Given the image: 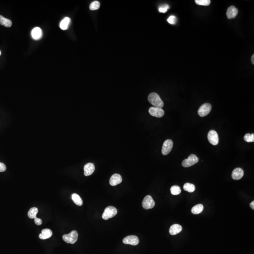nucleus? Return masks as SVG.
Wrapping results in <instances>:
<instances>
[{
	"label": "nucleus",
	"mask_w": 254,
	"mask_h": 254,
	"mask_svg": "<svg viewBox=\"0 0 254 254\" xmlns=\"http://www.w3.org/2000/svg\"><path fill=\"white\" fill-rule=\"evenodd\" d=\"M149 113L152 116L157 118H161L164 115V111L162 108L156 107H151L149 109Z\"/></svg>",
	"instance_id": "9d476101"
},
{
	"label": "nucleus",
	"mask_w": 254,
	"mask_h": 254,
	"mask_svg": "<svg viewBox=\"0 0 254 254\" xmlns=\"http://www.w3.org/2000/svg\"><path fill=\"white\" fill-rule=\"evenodd\" d=\"M72 199L73 202L78 206H82L83 204V201L82 200L81 197L76 193H73L72 194Z\"/></svg>",
	"instance_id": "6ab92c4d"
},
{
	"label": "nucleus",
	"mask_w": 254,
	"mask_h": 254,
	"mask_svg": "<svg viewBox=\"0 0 254 254\" xmlns=\"http://www.w3.org/2000/svg\"><path fill=\"white\" fill-rule=\"evenodd\" d=\"M183 189L189 193H193L195 191V187L194 184L187 183L184 185Z\"/></svg>",
	"instance_id": "5701e85b"
},
{
	"label": "nucleus",
	"mask_w": 254,
	"mask_h": 254,
	"mask_svg": "<svg viewBox=\"0 0 254 254\" xmlns=\"http://www.w3.org/2000/svg\"><path fill=\"white\" fill-rule=\"evenodd\" d=\"M0 24L1 25H4L7 27H11L12 25V22L10 20L4 18L1 15H0Z\"/></svg>",
	"instance_id": "412c9836"
},
{
	"label": "nucleus",
	"mask_w": 254,
	"mask_h": 254,
	"mask_svg": "<svg viewBox=\"0 0 254 254\" xmlns=\"http://www.w3.org/2000/svg\"><path fill=\"white\" fill-rule=\"evenodd\" d=\"M244 139L247 142H254V134L252 133V134H250L249 133H247L244 136Z\"/></svg>",
	"instance_id": "bb28decb"
},
{
	"label": "nucleus",
	"mask_w": 254,
	"mask_h": 254,
	"mask_svg": "<svg viewBox=\"0 0 254 254\" xmlns=\"http://www.w3.org/2000/svg\"><path fill=\"white\" fill-rule=\"evenodd\" d=\"M71 19L68 17H66L61 21L60 23V28L62 30H66L68 28Z\"/></svg>",
	"instance_id": "a211bd4d"
},
{
	"label": "nucleus",
	"mask_w": 254,
	"mask_h": 254,
	"mask_svg": "<svg viewBox=\"0 0 254 254\" xmlns=\"http://www.w3.org/2000/svg\"><path fill=\"white\" fill-rule=\"evenodd\" d=\"M171 194L174 195H177L180 194L181 192V189L180 187L178 185H173L170 188Z\"/></svg>",
	"instance_id": "b1692460"
},
{
	"label": "nucleus",
	"mask_w": 254,
	"mask_h": 254,
	"mask_svg": "<svg viewBox=\"0 0 254 254\" xmlns=\"http://www.w3.org/2000/svg\"><path fill=\"white\" fill-rule=\"evenodd\" d=\"M155 206V202L150 195H147L145 197L142 202V206L145 209H151Z\"/></svg>",
	"instance_id": "39448f33"
},
{
	"label": "nucleus",
	"mask_w": 254,
	"mask_h": 254,
	"mask_svg": "<svg viewBox=\"0 0 254 254\" xmlns=\"http://www.w3.org/2000/svg\"><path fill=\"white\" fill-rule=\"evenodd\" d=\"M148 100L151 104L154 106V107L162 108L163 107L164 103L158 94L156 93H151L148 96Z\"/></svg>",
	"instance_id": "f257e3e1"
},
{
	"label": "nucleus",
	"mask_w": 254,
	"mask_h": 254,
	"mask_svg": "<svg viewBox=\"0 0 254 254\" xmlns=\"http://www.w3.org/2000/svg\"><path fill=\"white\" fill-rule=\"evenodd\" d=\"M117 214V209L114 206H108L106 208L102 215L103 219L108 220L112 218Z\"/></svg>",
	"instance_id": "7ed1b4c3"
},
{
	"label": "nucleus",
	"mask_w": 254,
	"mask_h": 254,
	"mask_svg": "<svg viewBox=\"0 0 254 254\" xmlns=\"http://www.w3.org/2000/svg\"><path fill=\"white\" fill-rule=\"evenodd\" d=\"M122 242L125 244L136 246L139 244V239L138 237L135 235L128 236L123 239Z\"/></svg>",
	"instance_id": "1a4fd4ad"
},
{
	"label": "nucleus",
	"mask_w": 254,
	"mask_h": 254,
	"mask_svg": "<svg viewBox=\"0 0 254 254\" xmlns=\"http://www.w3.org/2000/svg\"><path fill=\"white\" fill-rule=\"evenodd\" d=\"M52 235V232L49 229H43L42 231V233L39 235L40 239L42 240H46L50 238Z\"/></svg>",
	"instance_id": "f3484780"
},
{
	"label": "nucleus",
	"mask_w": 254,
	"mask_h": 254,
	"mask_svg": "<svg viewBox=\"0 0 254 254\" xmlns=\"http://www.w3.org/2000/svg\"><path fill=\"white\" fill-rule=\"evenodd\" d=\"M122 179L121 176L118 174H115L111 177L109 183L112 186H115L120 184L122 182Z\"/></svg>",
	"instance_id": "9b49d317"
},
{
	"label": "nucleus",
	"mask_w": 254,
	"mask_h": 254,
	"mask_svg": "<svg viewBox=\"0 0 254 254\" xmlns=\"http://www.w3.org/2000/svg\"><path fill=\"white\" fill-rule=\"evenodd\" d=\"M195 3L199 5L208 6L211 4L210 0H196Z\"/></svg>",
	"instance_id": "a878e982"
},
{
	"label": "nucleus",
	"mask_w": 254,
	"mask_h": 254,
	"mask_svg": "<svg viewBox=\"0 0 254 254\" xmlns=\"http://www.w3.org/2000/svg\"><path fill=\"white\" fill-rule=\"evenodd\" d=\"M34 219V223H35V224L36 225H37V226H40L43 223V221L40 218H37L36 217Z\"/></svg>",
	"instance_id": "7c9ffc66"
},
{
	"label": "nucleus",
	"mask_w": 254,
	"mask_h": 254,
	"mask_svg": "<svg viewBox=\"0 0 254 254\" xmlns=\"http://www.w3.org/2000/svg\"><path fill=\"white\" fill-rule=\"evenodd\" d=\"M78 238V233L76 231H72L68 235H64L62 238L64 241L67 243L73 244L76 242Z\"/></svg>",
	"instance_id": "f03ea898"
},
{
	"label": "nucleus",
	"mask_w": 254,
	"mask_h": 254,
	"mask_svg": "<svg viewBox=\"0 0 254 254\" xmlns=\"http://www.w3.org/2000/svg\"><path fill=\"white\" fill-rule=\"evenodd\" d=\"M238 13V9L234 6H231L227 9L226 15L228 19H234L237 16Z\"/></svg>",
	"instance_id": "ddd939ff"
},
{
	"label": "nucleus",
	"mask_w": 254,
	"mask_h": 254,
	"mask_svg": "<svg viewBox=\"0 0 254 254\" xmlns=\"http://www.w3.org/2000/svg\"><path fill=\"white\" fill-rule=\"evenodd\" d=\"M38 212V209L36 207H33L29 209L28 212V216L31 219H34Z\"/></svg>",
	"instance_id": "4be33fe9"
},
{
	"label": "nucleus",
	"mask_w": 254,
	"mask_h": 254,
	"mask_svg": "<svg viewBox=\"0 0 254 254\" xmlns=\"http://www.w3.org/2000/svg\"><path fill=\"white\" fill-rule=\"evenodd\" d=\"M100 6V3L98 1H94L91 3L90 6V9L91 10H98Z\"/></svg>",
	"instance_id": "393cba45"
},
{
	"label": "nucleus",
	"mask_w": 254,
	"mask_h": 254,
	"mask_svg": "<svg viewBox=\"0 0 254 254\" xmlns=\"http://www.w3.org/2000/svg\"><path fill=\"white\" fill-rule=\"evenodd\" d=\"M169 5L164 4L163 5L160 6L159 8V11L160 13H166L168 10V9H169Z\"/></svg>",
	"instance_id": "cd10ccee"
},
{
	"label": "nucleus",
	"mask_w": 254,
	"mask_h": 254,
	"mask_svg": "<svg viewBox=\"0 0 254 254\" xmlns=\"http://www.w3.org/2000/svg\"><path fill=\"white\" fill-rule=\"evenodd\" d=\"M208 139L209 143L212 145H217L219 142L218 134L214 130H211L208 135Z\"/></svg>",
	"instance_id": "0eeeda50"
},
{
	"label": "nucleus",
	"mask_w": 254,
	"mask_h": 254,
	"mask_svg": "<svg viewBox=\"0 0 254 254\" xmlns=\"http://www.w3.org/2000/svg\"><path fill=\"white\" fill-rule=\"evenodd\" d=\"M212 106L209 103H205L199 109L198 113L201 117H205L208 115L211 110Z\"/></svg>",
	"instance_id": "423d86ee"
},
{
	"label": "nucleus",
	"mask_w": 254,
	"mask_h": 254,
	"mask_svg": "<svg viewBox=\"0 0 254 254\" xmlns=\"http://www.w3.org/2000/svg\"><path fill=\"white\" fill-rule=\"evenodd\" d=\"M244 175V171L241 168H236L232 171V177L234 180H238L241 179Z\"/></svg>",
	"instance_id": "f8f14e48"
},
{
	"label": "nucleus",
	"mask_w": 254,
	"mask_h": 254,
	"mask_svg": "<svg viewBox=\"0 0 254 254\" xmlns=\"http://www.w3.org/2000/svg\"><path fill=\"white\" fill-rule=\"evenodd\" d=\"M204 209V207L203 205L201 204H197L195 205L192 208L191 211L192 213L194 215H197L199 214L202 212Z\"/></svg>",
	"instance_id": "aec40b11"
},
{
	"label": "nucleus",
	"mask_w": 254,
	"mask_h": 254,
	"mask_svg": "<svg viewBox=\"0 0 254 254\" xmlns=\"http://www.w3.org/2000/svg\"><path fill=\"white\" fill-rule=\"evenodd\" d=\"M1 52L0 51V55H1Z\"/></svg>",
	"instance_id": "72a5a7b5"
},
{
	"label": "nucleus",
	"mask_w": 254,
	"mask_h": 254,
	"mask_svg": "<svg viewBox=\"0 0 254 254\" xmlns=\"http://www.w3.org/2000/svg\"><path fill=\"white\" fill-rule=\"evenodd\" d=\"M167 21L171 25H175L177 23V18L174 16H169V18H168Z\"/></svg>",
	"instance_id": "c85d7f7f"
},
{
	"label": "nucleus",
	"mask_w": 254,
	"mask_h": 254,
	"mask_svg": "<svg viewBox=\"0 0 254 254\" xmlns=\"http://www.w3.org/2000/svg\"><path fill=\"white\" fill-rule=\"evenodd\" d=\"M95 169V166L92 163L86 164L84 167V175L86 177L91 176L94 173Z\"/></svg>",
	"instance_id": "4468645a"
},
{
	"label": "nucleus",
	"mask_w": 254,
	"mask_h": 254,
	"mask_svg": "<svg viewBox=\"0 0 254 254\" xmlns=\"http://www.w3.org/2000/svg\"><path fill=\"white\" fill-rule=\"evenodd\" d=\"M182 230V227L178 224H174L171 226L169 228V232L170 235H175L180 233Z\"/></svg>",
	"instance_id": "2eb2a0df"
},
{
	"label": "nucleus",
	"mask_w": 254,
	"mask_h": 254,
	"mask_svg": "<svg viewBox=\"0 0 254 254\" xmlns=\"http://www.w3.org/2000/svg\"><path fill=\"white\" fill-rule=\"evenodd\" d=\"M250 207H251V208H252V209L254 210V201H253V202H251V203H250Z\"/></svg>",
	"instance_id": "2f4dec72"
},
{
	"label": "nucleus",
	"mask_w": 254,
	"mask_h": 254,
	"mask_svg": "<svg viewBox=\"0 0 254 254\" xmlns=\"http://www.w3.org/2000/svg\"><path fill=\"white\" fill-rule=\"evenodd\" d=\"M173 143L170 139H167L165 141L162 147V153L164 155H167L170 153L172 149Z\"/></svg>",
	"instance_id": "6e6552de"
},
{
	"label": "nucleus",
	"mask_w": 254,
	"mask_h": 254,
	"mask_svg": "<svg viewBox=\"0 0 254 254\" xmlns=\"http://www.w3.org/2000/svg\"><path fill=\"white\" fill-rule=\"evenodd\" d=\"M32 36L34 40H39L41 38L43 35L42 30L40 27H36L34 28L32 31Z\"/></svg>",
	"instance_id": "dca6fc26"
},
{
	"label": "nucleus",
	"mask_w": 254,
	"mask_h": 254,
	"mask_svg": "<svg viewBox=\"0 0 254 254\" xmlns=\"http://www.w3.org/2000/svg\"><path fill=\"white\" fill-rule=\"evenodd\" d=\"M6 166L4 164L0 163V172H3L6 170Z\"/></svg>",
	"instance_id": "c756f323"
},
{
	"label": "nucleus",
	"mask_w": 254,
	"mask_h": 254,
	"mask_svg": "<svg viewBox=\"0 0 254 254\" xmlns=\"http://www.w3.org/2000/svg\"><path fill=\"white\" fill-rule=\"evenodd\" d=\"M251 62H252V64H254V54H253L252 55V57H251Z\"/></svg>",
	"instance_id": "473e14b6"
},
{
	"label": "nucleus",
	"mask_w": 254,
	"mask_h": 254,
	"mask_svg": "<svg viewBox=\"0 0 254 254\" xmlns=\"http://www.w3.org/2000/svg\"><path fill=\"white\" fill-rule=\"evenodd\" d=\"M199 159L195 154H191L187 159L184 160L182 162V165L185 168H188L193 166L198 163Z\"/></svg>",
	"instance_id": "20e7f679"
}]
</instances>
